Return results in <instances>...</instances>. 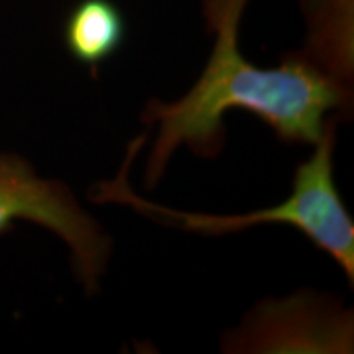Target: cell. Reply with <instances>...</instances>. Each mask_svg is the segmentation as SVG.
Masks as SVG:
<instances>
[{"mask_svg":"<svg viewBox=\"0 0 354 354\" xmlns=\"http://www.w3.org/2000/svg\"><path fill=\"white\" fill-rule=\"evenodd\" d=\"M63 38L69 55L95 73L122 50L125 15L113 0H81L66 17Z\"/></svg>","mask_w":354,"mask_h":354,"instance_id":"obj_5","label":"cell"},{"mask_svg":"<svg viewBox=\"0 0 354 354\" xmlns=\"http://www.w3.org/2000/svg\"><path fill=\"white\" fill-rule=\"evenodd\" d=\"M336 118L326 125L322 140L315 145V153L300 162L294 177L290 197L271 209L251 212L245 215H203L185 214L158 203L148 202L133 192L128 185V169L133 158L145 145L140 136L128 148L122 171L113 180H104L92 189L91 197L95 202H117L130 205L149 218L162 223L177 225L187 232L205 234H223L240 232L253 225L287 223L300 230L318 250L326 253L343 269L349 284L354 282V223L342 201L335 184L333 149Z\"/></svg>","mask_w":354,"mask_h":354,"instance_id":"obj_2","label":"cell"},{"mask_svg":"<svg viewBox=\"0 0 354 354\" xmlns=\"http://www.w3.org/2000/svg\"><path fill=\"white\" fill-rule=\"evenodd\" d=\"M223 351L351 353L353 315L315 294L266 300L227 336Z\"/></svg>","mask_w":354,"mask_h":354,"instance_id":"obj_4","label":"cell"},{"mask_svg":"<svg viewBox=\"0 0 354 354\" xmlns=\"http://www.w3.org/2000/svg\"><path fill=\"white\" fill-rule=\"evenodd\" d=\"M246 0H205V17L215 44L202 76L183 99H151L143 110L146 125L159 123L146 166V187L161 179L177 146L214 158L225 143L223 117L245 110L269 125L282 141L317 145L335 115L351 102L346 84L305 56H292L277 68L251 64L238 48V25Z\"/></svg>","mask_w":354,"mask_h":354,"instance_id":"obj_1","label":"cell"},{"mask_svg":"<svg viewBox=\"0 0 354 354\" xmlns=\"http://www.w3.org/2000/svg\"><path fill=\"white\" fill-rule=\"evenodd\" d=\"M41 225L69 246L73 268L88 295L100 289L112 254V240L68 185L41 179L24 158L0 153V236L13 230V221Z\"/></svg>","mask_w":354,"mask_h":354,"instance_id":"obj_3","label":"cell"}]
</instances>
